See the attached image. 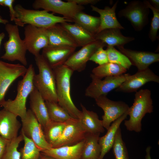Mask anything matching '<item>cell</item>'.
<instances>
[{"instance_id":"cell-1","label":"cell","mask_w":159,"mask_h":159,"mask_svg":"<svg viewBox=\"0 0 159 159\" xmlns=\"http://www.w3.org/2000/svg\"><path fill=\"white\" fill-rule=\"evenodd\" d=\"M52 69L55 78L58 103L72 118L79 119L82 111L74 104L71 95V78L74 71L64 64Z\"/></svg>"},{"instance_id":"cell-2","label":"cell","mask_w":159,"mask_h":159,"mask_svg":"<svg viewBox=\"0 0 159 159\" xmlns=\"http://www.w3.org/2000/svg\"><path fill=\"white\" fill-rule=\"evenodd\" d=\"M39 73L34 74L33 79L34 87L45 101L57 103L54 73L41 54L35 56Z\"/></svg>"},{"instance_id":"cell-3","label":"cell","mask_w":159,"mask_h":159,"mask_svg":"<svg viewBox=\"0 0 159 159\" xmlns=\"http://www.w3.org/2000/svg\"><path fill=\"white\" fill-rule=\"evenodd\" d=\"M35 72L32 64H30L26 72L19 81L17 86V93L15 98L5 100L1 106L21 120L26 116L27 110L26 103L27 99L34 88L33 79Z\"/></svg>"},{"instance_id":"cell-4","label":"cell","mask_w":159,"mask_h":159,"mask_svg":"<svg viewBox=\"0 0 159 159\" xmlns=\"http://www.w3.org/2000/svg\"><path fill=\"white\" fill-rule=\"evenodd\" d=\"M151 94V91L147 89L136 92L133 105L128 110L129 119L124 121L127 130L136 132L141 131L142 119L147 113L153 111Z\"/></svg>"},{"instance_id":"cell-5","label":"cell","mask_w":159,"mask_h":159,"mask_svg":"<svg viewBox=\"0 0 159 159\" xmlns=\"http://www.w3.org/2000/svg\"><path fill=\"white\" fill-rule=\"evenodd\" d=\"M14 8L17 19L24 24L47 29L57 24L74 22L72 20L55 16L54 13L44 10L27 9L20 4H16Z\"/></svg>"},{"instance_id":"cell-6","label":"cell","mask_w":159,"mask_h":159,"mask_svg":"<svg viewBox=\"0 0 159 159\" xmlns=\"http://www.w3.org/2000/svg\"><path fill=\"white\" fill-rule=\"evenodd\" d=\"M5 29L9 39L4 43L5 52L1 58L11 62L18 61L22 64L26 66L27 49L23 40L20 36L18 26L7 23L5 25Z\"/></svg>"},{"instance_id":"cell-7","label":"cell","mask_w":159,"mask_h":159,"mask_svg":"<svg viewBox=\"0 0 159 159\" xmlns=\"http://www.w3.org/2000/svg\"><path fill=\"white\" fill-rule=\"evenodd\" d=\"M130 75L124 74L117 76L106 77L102 80L91 74L92 82L85 90V95L95 100L101 96H107L109 92L118 87Z\"/></svg>"},{"instance_id":"cell-8","label":"cell","mask_w":159,"mask_h":159,"mask_svg":"<svg viewBox=\"0 0 159 159\" xmlns=\"http://www.w3.org/2000/svg\"><path fill=\"white\" fill-rule=\"evenodd\" d=\"M149 9L143 1L134 0L130 2L118 12L120 17H125L130 22L136 31H141L148 24Z\"/></svg>"},{"instance_id":"cell-9","label":"cell","mask_w":159,"mask_h":159,"mask_svg":"<svg viewBox=\"0 0 159 159\" xmlns=\"http://www.w3.org/2000/svg\"><path fill=\"white\" fill-rule=\"evenodd\" d=\"M67 1L65 2L61 0H36L32 4V6L36 10L42 9L48 12L52 11L54 14L62 15L63 17L73 20L76 14L82 11L85 8L71 0Z\"/></svg>"},{"instance_id":"cell-10","label":"cell","mask_w":159,"mask_h":159,"mask_svg":"<svg viewBox=\"0 0 159 159\" xmlns=\"http://www.w3.org/2000/svg\"><path fill=\"white\" fill-rule=\"evenodd\" d=\"M21 121V132L32 140L41 151L52 148L46 141L43 130L30 109L27 111L26 117Z\"/></svg>"},{"instance_id":"cell-11","label":"cell","mask_w":159,"mask_h":159,"mask_svg":"<svg viewBox=\"0 0 159 159\" xmlns=\"http://www.w3.org/2000/svg\"><path fill=\"white\" fill-rule=\"evenodd\" d=\"M96 104L104 112L102 116V125L107 130L114 122L128 111L129 107L122 101H114L106 95L100 96L95 99Z\"/></svg>"},{"instance_id":"cell-12","label":"cell","mask_w":159,"mask_h":159,"mask_svg":"<svg viewBox=\"0 0 159 159\" xmlns=\"http://www.w3.org/2000/svg\"><path fill=\"white\" fill-rule=\"evenodd\" d=\"M27 68L19 64L6 63L0 60V106L5 101L9 87L18 78L25 75Z\"/></svg>"},{"instance_id":"cell-13","label":"cell","mask_w":159,"mask_h":159,"mask_svg":"<svg viewBox=\"0 0 159 159\" xmlns=\"http://www.w3.org/2000/svg\"><path fill=\"white\" fill-rule=\"evenodd\" d=\"M23 39L27 50L34 57L41 49L47 47L49 40L46 29L28 24L24 28Z\"/></svg>"},{"instance_id":"cell-14","label":"cell","mask_w":159,"mask_h":159,"mask_svg":"<svg viewBox=\"0 0 159 159\" xmlns=\"http://www.w3.org/2000/svg\"><path fill=\"white\" fill-rule=\"evenodd\" d=\"M105 46H106L105 44L97 40L74 52L64 64L74 72H81L85 70L87 62L97 50L100 47Z\"/></svg>"},{"instance_id":"cell-15","label":"cell","mask_w":159,"mask_h":159,"mask_svg":"<svg viewBox=\"0 0 159 159\" xmlns=\"http://www.w3.org/2000/svg\"><path fill=\"white\" fill-rule=\"evenodd\" d=\"M86 133L79 119L71 118L65 122L62 134L52 148H55L75 144L83 140Z\"/></svg>"},{"instance_id":"cell-16","label":"cell","mask_w":159,"mask_h":159,"mask_svg":"<svg viewBox=\"0 0 159 159\" xmlns=\"http://www.w3.org/2000/svg\"><path fill=\"white\" fill-rule=\"evenodd\" d=\"M150 82L159 83V77L149 68L143 70L138 71L135 74L130 75L115 91L130 93L136 92L141 87Z\"/></svg>"},{"instance_id":"cell-17","label":"cell","mask_w":159,"mask_h":159,"mask_svg":"<svg viewBox=\"0 0 159 159\" xmlns=\"http://www.w3.org/2000/svg\"><path fill=\"white\" fill-rule=\"evenodd\" d=\"M120 51L126 56L132 65L137 67L138 71L145 70L152 64L159 61V54L148 51H138L117 47Z\"/></svg>"},{"instance_id":"cell-18","label":"cell","mask_w":159,"mask_h":159,"mask_svg":"<svg viewBox=\"0 0 159 159\" xmlns=\"http://www.w3.org/2000/svg\"><path fill=\"white\" fill-rule=\"evenodd\" d=\"M17 117L4 108L0 110V136L8 141L18 136L21 124Z\"/></svg>"},{"instance_id":"cell-19","label":"cell","mask_w":159,"mask_h":159,"mask_svg":"<svg viewBox=\"0 0 159 159\" xmlns=\"http://www.w3.org/2000/svg\"><path fill=\"white\" fill-rule=\"evenodd\" d=\"M76 48L68 46L47 47L42 49L41 54L53 68L64 64Z\"/></svg>"},{"instance_id":"cell-20","label":"cell","mask_w":159,"mask_h":159,"mask_svg":"<svg viewBox=\"0 0 159 159\" xmlns=\"http://www.w3.org/2000/svg\"><path fill=\"white\" fill-rule=\"evenodd\" d=\"M29 100L30 110L43 130L52 121L49 116L45 101L35 87L29 95Z\"/></svg>"},{"instance_id":"cell-21","label":"cell","mask_w":159,"mask_h":159,"mask_svg":"<svg viewBox=\"0 0 159 159\" xmlns=\"http://www.w3.org/2000/svg\"><path fill=\"white\" fill-rule=\"evenodd\" d=\"M96 40H99L107 46L123 47L135 39L133 37H126L122 34L119 28L103 30L95 35Z\"/></svg>"},{"instance_id":"cell-22","label":"cell","mask_w":159,"mask_h":159,"mask_svg":"<svg viewBox=\"0 0 159 159\" xmlns=\"http://www.w3.org/2000/svg\"><path fill=\"white\" fill-rule=\"evenodd\" d=\"M84 144V139L73 145L51 148L41 152L55 159H81Z\"/></svg>"},{"instance_id":"cell-23","label":"cell","mask_w":159,"mask_h":159,"mask_svg":"<svg viewBox=\"0 0 159 159\" xmlns=\"http://www.w3.org/2000/svg\"><path fill=\"white\" fill-rule=\"evenodd\" d=\"M46 29L49 40L48 47H78L74 40L60 24H55Z\"/></svg>"},{"instance_id":"cell-24","label":"cell","mask_w":159,"mask_h":159,"mask_svg":"<svg viewBox=\"0 0 159 159\" xmlns=\"http://www.w3.org/2000/svg\"><path fill=\"white\" fill-rule=\"evenodd\" d=\"M118 2V1H117L112 7L106 6L104 9L91 5L92 11L97 12L100 15V24L97 33L106 29H125L118 21L116 15L115 11Z\"/></svg>"},{"instance_id":"cell-25","label":"cell","mask_w":159,"mask_h":159,"mask_svg":"<svg viewBox=\"0 0 159 159\" xmlns=\"http://www.w3.org/2000/svg\"><path fill=\"white\" fill-rule=\"evenodd\" d=\"M80 106L82 111L79 120L86 133L96 134L104 132L105 129L102 120L99 119L97 113L88 110L82 103Z\"/></svg>"},{"instance_id":"cell-26","label":"cell","mask_w":159,"mask_h":159,"mask_svg":"<svg viewBox=\"0 0 159 159\" xmlns=\"http://www.w3.org/2000/svg\"><path fill=\"white\" fill-rule=\"evenodd\" d=\"M60 24L74 40L78 47H82L96 40L95 35L76 23L65 22Z\"/></svg>"},{"instance_id":"cell-27","label":"cell","mask_w":159,"mask_h":159,"mask_svg":"<svg viewBox=\"0 0 159 159\" xmlns=\"http://www.w3.org/2000/svg\"><path fill=\"white\" fill-rule=\"evenodd\" d=\"M128 115V111L113 122L105 135L99 137L98 142L101 147V152L99 159H103L105 155L112 148L117 131Z\"/></svg>"},{"instance_id":"cell-28","label":"cell","mask_w":159,"mask_h":159,"mask_svg":"<svg viewBox=\"0 0 159 159\" xmlns=\"http://www.w3.org/2000/svg\"><path fill=\"white\" fill-rule=\"evenodd\" d=\"M100 134L86 133L81 159H99L101 152L98 142Z\"/></svg>"},{"instance_id":"cell-29","label":"cell","mask_w":159,"mask_h":159,"mask_svg":"<svg viewBox=\"0 0 159 159\" xmlns=\"http://www.w3.org/2000/svg\"><path fill=\"white\" fill-rule=\"evenodd\" d=\"M127 69L118 64L108 62L94 68L91 74L101 79L108 77L117 76L125 74Z\"/></svg>"},{"instance_id":"cell-30","label":"cell","mask_w":159,"mask_h":159,"mask_svg":"<svg viewBox=\"0 0 159 159\" xmlns=\"http://www.w3.org/2000/svg\"><path fill=\"white\" fill-rule=\"evenodd\" d=\"M73 20L75 23L94 35L97 33L100 24V17L89 15L82 11L77 13Z\"/></svg>"},{"instance_id":"cell-31","label":"cell","mask_w":159,"mask_h":159,"mask_svg":"<svg viewBox=\"0 0 159 159\" xmlns=\"http://www.w3.org/2000/svg\"><path fill=\"white\" fill-rule=\"evenodd\" d=\"M65 125V122H61L51 121L43 130L46 140L51 147L61 136Z\"/></svg>"},{"instance_id":"cell-32","label":"cell","mask_w":159,"mask_h":159,"mask_svg":"<svg viewBox=\"0 0 159 159\" xmlns=\"http://www.w3.org/2000/svg\"><path fill=\"white\" fill-rule=\"evenodd\" d=\"M49 118L57 122H65L72 117L57 103L45 101Z\"/></svg>"},{"instance_id":"cell-33","label":"cell","mask_w":159,"mask_h":159,"mask_svg":"<svg viewBox=\"0 0 159 159\" xmlns=\"http://www.w3.org/2000/svg\"><path fill=\"white\" fill-rule=\"evenodd\" d=\"M24 144L20 151L21 159H39L41 150L37 147L33 141L26 137L21 132Z\"/></svg>"},{"instance_id":"cell-34","label":"cell","mask_w":159,"mask_h":159,"mask_svg":"<svg viewBox=\"0 0 159 159\" xmlns=\"http://www.w3.org/2000/svg\"><path fill=\"white\" fill-rule=\"evenodd\" d=\"M106 49L109 62L120 65L127 70L132 65L130 62L125 55L114 47L107 46Z\"/></svg>"},{"instance_id":"cell-35","label":"cell","mask_w":159,"mask_h":159,"mask_svg":"<svg viewBox=\"0 0 159 159\" xmlns=\"http://www.w3.org/2000/svg\"><path fill=\"white\" fill-rule=\"evenodd\" d=\"M112 148L115 159H129L127 148L122 139L120 127L117 131Z\"/></svg>"},{"instance_id":"cell-36","label":"cell","mask_w":159,"mask_h":159,"mask_svg":"<svg viewBox=\"0 0 159 159\" xmlns=\"http://www.w3.org/2000/svg\"><path fill=\"white\" fill-rule=\"evenodd\" d=\"M23 140L22 135H20L7 144L4 153L1 159H21V155L18 148L20 142Z\"/></svg>"},{"instance_id":"cell-37","label":"cell","mask_w":159,"mask_h":159,"mask_svg":"<svg viewBox=\"0 0 159 159\" xmlns=\"http://www.w3.org/2000/svg\"><path fill=\"white\" fill-rule=\"evenodd\" d=\"M145 5L150 9L153 13L150 30L148 33V37L152 42L155 41L157 38V33L159 29V9L152 6L148 1H143Z\"/></svg>"},{"instance_id":"cell-38","label":"cell","mask_w":159,"mask_h":159,"mask_svg":"<svg viewBox=\"0 0 159 159\" xmlns=\"http://www.w3.org/2000/svg\"><path fill=\"white\" fill-rule=\"evenodd\" d=\"M101 47L98 48L92 54L89 60L101 65L109 62L107 52Z\"/></svg>"},{"instance_id":"cell-39","label":"cell","mask_w":159,"mask_h":159,"mask_svg":"<svg viewBox=\"0 0 159 159\" xmlns=\"http://www.w3.org/2000/svg\"><path fill=\"white\" fill-rule=\"evenodd\" d=\"M14 0H4L3 6L7 7L9 9L10 20L13 21L18 26L24 27V24L20 22L16 18V13L13 7Z\"/></svg>"},{"instance_id":"cell-40","label":"cell","mask_w":159,"mask_h":159,"mask_svg":"<svg viewBox=\"0 0 159 159\" xmlns=\"http://www.w3.org/2000/svg\"><path fill=\"white\" fill-rule=\"evenodd\" d=\"M71 1L76 4L81 6L89 4L93 5L100 1L99 0H71Z\"/></svg>"},{"instance_id":"cell-41","label":"cell","mask_w":159,"mask_h":159,"mask_svg":"<svg viewBox=\"0 0 159 159\" xmlns=\"http://www.w3.org/2000/svg\"><path fill=\"white\" fill-rule=\"evenodd\" d=\"M9 141L0 136V159H1Z\"/></svg>"},{"instance_id":"cell-42","label":"cell","mask_w":159,"mask_h":159,"mask_svg":"<svg viewBox=\"0 0 159 159\" xmlns=\"http://www.w3.org/2000/svg\"><path fill=\"white\" fill-rule=\"evenodd\" d=\"M148 1L150 4L156 9H159V0H149Z\"/></svg>"},{"instance_id":"cell-43","label":"cell","mask_w":159,"mask_h":159,"mask_svg":"<svg viewBox=\"0 0 159 159\" xmlns=\"http://www.w3.org/2000/svg\"><path fill=\"white\" fill-rule=\"evenodd\" d=\"M150 149L151 147L150 146H148L146 148V154L145 159H151L150 155Z\"/></svg>"},{"instance_id":"cell-44","label":"cell","mask_w":159,"mask_h":159,"mask_svg":"<svg viewBox=\"0 0 159 159\" xmlns=\"http://www.w3.org/2000/svg\"><path fill=\"white\" fill-rule=\"evenodd\" d=\"M39 159H55L52 157L44 155L41 152Z\"/></svg>"},{"instance_id":"cell-45","label":"cell","mask_w":159,"mask_h":159,"mask_svg":"<svg viewBox=\"0 0 159 159\" xmlns=\"http://www.w3.org/2000/svg\"><path fill=\"white\" fill-rule=\"evenodd\" d=\"M9 21L8 20L4 19L0 15V23H1L6 25L9 23Z\"/></svg>"},{"instance_id":"cell-46","label":"cell","mask_w":159,"mask_h":159,"mask_svg":"<svg viewBox=\"0 0 159 159\" xmlns=\"http://www.w3.org/2000/svg\"><path fill=\"white\" fill-rule=\"evenodd\" d=\"M5 37V34L4 32H1L0 33V46L3 39Z\"/></svg>"},{"instance_id":"cell-47","label":"cell","mask_w":159,"mask_h":159,"mask_svg":"<svg viewBox=\"0 0 159 159\" xmlns=\"http://www.w3.org/2000/svg\"><path fill=\"white\" fill-rule=\"evenodd\" d=\"M4 0H0V5L3 6Z\"/></svg>"}]
</instances>
